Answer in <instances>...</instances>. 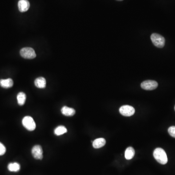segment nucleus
I'll return each mask as SVG.
<instances>
[{
    "instance_id": "f3484780",
    "label": "nucleus",
    "mask_w": 175,
    "mask_h": 175,
    "mask_svg": "<svg viewBox=\"0 0 175 175\" xmlns=\"http://www.w3.org/2000/svg\"><path fill=\"white\" fill-rule=\"evenodd\" d=\"M168 131L171 136L175 138V126H172L169 127Z\"/></svg>"
},
{
    "instance_id": "4468645a",
    "label": "nucleus",
    "mask_w": 175,
    "mask_h": 175,
    "mask_svg": "<svg viewBox=\"0 0 175 175\" xmlns=\"http://www.w3.org/2000/svg\"><path fill=\"white\" fill-rule=\"evenodd\" d=\"M17 101L18 104L20 105H23L25 104L27 96L24 92H19L17 95Z\"/></svg>"
},
{
    "instance_id": "6e6552de",
    "label": "nucleus",
    "mask_w": 175,
    "mask_h": 175,
    "mask_svg": "<svg viewBox=\"0 0 175 175\" xmlns=\"http://www.w3.org/2000/svg\"><path fill=\"white\" fill-rule=\"evenodd\" d=\"M18 9L21 12L27 11L30 7V3L28 0H20L18 2Z\"/></svg>"
},
{
    "instance_id": "9b49d317",
    "label": "nucleus",
    "mask_w": 175,
    "mask_h": 175,
    "mask_svg": "<svg viewBox=\"0 0 175 175\" xmlns=\"http://www.w3.org/2000/svg\"><path fill=\"white\" fill-rule=\"evenodd\" d=\"M105 140L104 138H98L92 142V146L95 148H100L105 145Z\"/></svg>"
},
{
    "instance_id": "423d86ee",
    "label": "nucleus",
    "mask_w": 175,
    "mask_h": 175,
    "mask_svg": "<svg viewBox=\"0 0 175 175\" xmlns=\"http://www.w3.org/2000/svg\"><path fill=\"white\" fill-rule=\"evenodd\" d=\"M158 84L157 82L154 80H146L141 83V86L144 90L151 91L156 89L158 87Z\"/></svg>"
},
{
    "instance_id": "0eeeda50",
    "label": "nucleus",
    "mask_w": 175,
    "mask_h": 175,
    "mask_svg": "<svg viewBox=\"0 0 175 175\" xmlns=\"http://www.w3.org/2000/svg\"><path fill=\"white\" fill-rule=\"evenodd\" d=\"M32 154L34 158L37 159H41L43 158V150L41 146L36 145L32 149Z\"/></svg>"
},
{
    "instance_id": "ddd939ff",
    "label": "nucleus",
    "mask_w": 175,
    "mask_h": 175,
    "mask_svg": "<svg viewBox=\"0 0 175 175\" xmlns=\"http://www.w3.org/2000/svg\"><path fill=\"white\" fill-rule=\"evenodd\" d=\"M135 150L132 147H128L127 148L125 153V158L127 159H132L135 155Z\"/></svg>"
},
{
    "instance_id": "7ed1b4c3",
    "label": "nucleus",
    "mask_w": 175,
    "mask_h": 175,
    "mask_svg": "<svg viewBox=\"0 0 175 175\" xmlns=\"http://www.w3.org/2000/svg\"><path fill=\"white\" fill-rule=\"evenodd\" d=\"M23 125L27 130L29 131H33L36 127V123L34 119L31 116H25L22 121Z\"/></svg>"
},
{
    "instance_id": "a211bd4d",
    "label": "nucleus",
    "mask_w": 175,
    "mask_h": 175,
    "mask_svg": "<svg viewBox=\"0 0 175 175\" xmlns=\"http://www.w3.org/2000/svg\"><path fill=\"white\" fill-rule=\"evenodd\" d=\"M6 152V148L3 144L0 143V156L5 154Z\"/></svg>"
},
{
    "instance_id": "f8f14e48",
    "label": "nucleus",
    "mask_w": 175,
    "mask_h": 175,
    "mask_svg": "<svg viewBox=\"0 0 175 175\" xmlns=\"http://www.w3.org/2000/svg\"><path fill=\"white\" fill-rule=\"evenodd\" d=\"M34 83H35V86L40 89L45 88L46 85V79L42 77H40L36 78Z\"/></svg>"
},
{
    "instance_id": "39448f33",
    "label": "nucleus",
    "mask_w": 175,
    "mask_h": 175,
    "mask_svg": "<svg viewBox=\"0 0 175 175\" xmlns=\"http://www.w3.org/2000/svg\"><path fill=\"white\" fill-rule=\"evenodd\" d=\"M120 113L125 116H131L134 114L135 109L132 106L130 105H124L122 106L119 109Z\"/></svg>"
},
{
    "instance_id": "2eb2a0df",
    "label": "nucleus",
    "mask_w": 175,
    "mask_h": 175,
    "mask_svg": "<svg viewBox=\"0 0 175 175\" xmlns=\"http://www.w3.org/2000/svg\"><path fill=\"white\" fill-rule=\"evenodd\" d=\"M67 132V128L63 126H59L55 128L54 130L55 134L56 136H60Z\"/></svg>"
},
{
    "instance_id": "dca6fc26",
    "label": "nucleus",
    "mask_w": 175,
    "mask_h": 175,
    "mask_svg": "<svg viewBox=\"0 0 175 175\" xmlns=\"http://www.w3.org/2000/svg\"><path fill=\"white\" fill-rule=\"evenodd\" d=\"M8 169L10 172H18L20 170V165L17 162L9 163L8 166Z\"/></svg>"
},
{
    "instance_id": "20e7f679",
    "label": "nucleus",
    "mask_w": 175,
    "mask_h": 175,
    "mask_svg": "<svg viewBox=\"0 0 175 175\" xmlns=\"http://www.w3.org/2000/svg\"><path fill=\"white\" fill-rule=\"evenodd\" d=\"M20 55L25 59H33L36 57L35 50L30 47H24L20 51Z\"/></svg>"
},
{
    "instance_id": "aec40b11",
    "label": "nucleus",
    "mask_w": 175,
    "mask_h": 175,
    "mask_svg": "<svg viewBox=\"0 0 175 175\" xmlns=\"http://www.w3.org/2000/svg\"></svg>"
},
{
    "instance_id": "f03ea898",
    "label": "nucleus",
    "mask_w": 175,
    "mask_h": 175,
    "mask_svg": "<svg viewBox=\"0 0 175 175\" xmlns=\"http://www.w3.org/2000/svg\"><path fill=\"white\" fill-rule=\"evenodd\" d=\"M151 40L153 45L158 48H162L165 45V38L161 35L153 33L151 36Z\"/></svg>"
},
{
    "instance_id": "f257e3e1",
    "label": "nucleus",
    "mask_w": 175,
    "mask_h": 175,
    "mask_svg": "<svg viewBox=\"0 0 175 175\" xmlns=\"http://www.w3.org/2000/svg\"><path fill=\"white\" fill-rule=\"evenodd\" d=\"M153 156L156 161L162 164H166L168 162L166 153L162 148H157L153 152Z\"/></svg>"
},
{
    "instance_id": "1a4fd4ad",
    "label": "nucleus",
    "mask_w": 175,
    "mask_h": 175,
    "mask_svg": "<svg viewBox=\"0 0 175 175\" xmlns=\"http://www.w3.org/2000/svg\"><path fill=\"white\" fill-rule=\"evenodd\" d=\"M61 113L66 116H73L76 113V110L73 108L64 106L61 109Z\"/></svg>"
},
{
    "instance_id": "9d476101",
    "label": "nucleus",
    "mask_w": 175,
    "mask_h": 175,
    "mask_svg": "<svg viewBox=\"0 0 175 175\" xmlns=\"http://www.w3.org/2000/svg\"><path fill=\"white\" fill-rule=\"evenodd\" d=\"M13 85V81L11 78L0 80V86L2 87L7 89L12 87Z\"/></svg>"
},
{
    "instance_id": "6ab92c4d",
    "label": "nucleus",
    "mask_w": 175,
    "mask_h": 175,
    "mask_svg": "<svg viewBox=\"0 0 175 175\" xmlns=\"http://www.w3.org/2000/svg\"><path fill=\"white\" fill-rule=\"evenodd\" d=\"M117 1H123V0H117Z\"/></svg>"
}]
</instances>
